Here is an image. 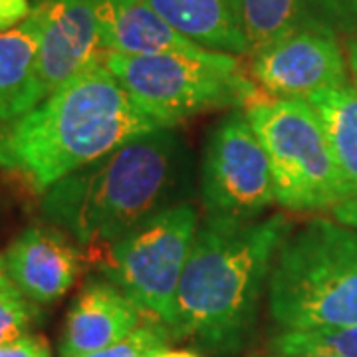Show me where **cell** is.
Segmentation results:
<instances>
[{"instance_id": "4", "label": "cell", "mask_w": 357, "mask_h": 357, "mask_svg": "<svg viewBox=\"0 0 357 357\" xmlns=\"http://www.w3.org/2000/svg\"><path fill=\"white\" fill-rule=\"evenodd\" d=\"M280 330L357 326V230L314 218L282 243L268 280Z\"/></svg>"}, {"instance_id": "12", "label": "cell", "mask_w": 357, "mask_h": 357, "mask_svg": "<svg viewBox=\"0 0 357 357\" xmlns=\"http://www.w3.org/2000/svg\"><path fill=\"white\" fill-rule=\"evenodd\" d=\"M143 324V310L114 282L89 280L68 310L60 356L77 357L126 340Z\"/></svg>"}, {"instance_id": "1", "label": "cell", "mask_w": 357, "mask_h": 357, "mask_svg": "<svg viewBox=\"0 0 357 357\" xmlns=\"http://www.w3.org/2000/svg\"><path fill=\"white\" fill-rule=\"evenodd\" d=\"M197 195V161L175 128L155 129L44 192L42 213L84 246L107 248Z\"/></svg>"}, {"instance_id": "17", "label": "cell", "mask_w": 357, "mask_h": 357, "mask_svg": "<svg viewBox=\"0 0 357 357\" xmlns=\"http://www.w3.org/2000/svg\"><path fill=\"white\" fill-rule=\"evenodd\" d=\"M307 102L318 112L337 163L357 192V88L347 84L326 89L314 93Z\"/></svg>"}, {"instance_id": "18", "label": "cell", "mask_w": 357, "mask_h": 357, "mask_svg": "<svg viewBox=\"0 0 357 357\" xmlns=\"http://www.w3.org/2000/svg\"><path fill=\"white\" fill-rule=\"evenodd\" d=\"M266 349L292 356L357 357V326L280 330V333L270 337Z\"/></svg>"}, {"instance_id": "11", "label": "cell", "mask_w": 357, "mask_h": 357, "mask_svg": "<svg viewBox=\"0 0 357 357\" xmlns=\"http://www.w3.org/2000/svg\"><path fill=\"white\" fill-rule=\"evenodd\" d=\"M4 264L26 298L34 304H52L74 286L79 255L62 232L30 227L6 248Z\"/></svg>"}, {"instance_id": "10", "label": "cell", "mask_w": 357, "mask_h": 357, "mask_svg": "<svg viewBox=\"0 0 357 357\" xmlns=\"http://www.w3.org/2000/svg\"><path fill=\"white\" fill-rule=\"evenodd\" d=\"M42 16L36 79L40 98L100 62L102 38L91 0H38Z\"/></svg>"}, {"instance_id": "15", "label": "cell", "mask_w": 357, "mask_h": 357, "mask_svg": "<svg viewBox=\"0 0 357 357\" xmlns=\"http://www.w3.org/2000/svg\"><path fill=\"white\" fill-rule=\"evenodd\" d=\"M42 16L34 6L22 24L0 34V123L42 102L36 79Z\"/></svg>"}, {"instance_id": "6", "label": "cell", "mask_w": 357, "mask_h": 357, "mask_svg": "<svg viewBox=\"0 0 357 357\" xmlns=\"http://www.w3.org/2000/svg\"><path fill=\"white\" fill-rule=\"evenodd\" d=\"M246 117L268 155L280 206L321 211L357 197L307 100L255 102Z\"/></svg>"}, {"instance_id": "19", "label": "cell", "mask_w": 357, "mask_h": 357, "mask_svg": "<svg viewBox=\"0 0 357 357\" xmlns=\"http://www.w3.org/2000/svg\"><path fill=\"white\" fill-rule=\"evenodd\" d=\"M173 333L163 321L147 318L121 342L77 357H155L169 349Z\"/></svg>"}, {"instance_id": "24", "label": "cell", "mask_w": 357, "mask_h": 357, "mask_svg": "<svg viewBox=\"0 0 357 357\" xmlns=\"http://www.w3.org/2000/svg\"><path fill=\"white\" fill-rule=\"evenodd\" d=\"M332 215L335 218V222L340 225H345L349 229L357 230V197L354 199H347L342 204L333 206Z\"/></svg>"}, {"instance_id": "26", "label": "cell", "mask_w": 357, "mask_h": 357, "mask_svg": "<svg viewBox=\"0 0 357 357\" xmlns=\"http://www.w3.org/2000/svg\"><path fill=\"white\" fill-rule=\"evenodd\" d=\"M248 357H333V356H292V354H278V351H255Z\"/></svg>"}, {"instance_id": "2", "label": "cell", "mask_w": 357, "mask_h": 357, "mask_svg": "<svg viewBox=\"0 0 357 357\" xmlns=\"http://www.w3.org/2000/svg\"><path fill=\"white\" fill-rule=\"evenodd\" d=\"M292 230L286 215L204 217L178 284L173 337L211 356H236L252 337L274 260Z\"/></svg>"}, {"instance_id": "8", "label": "cell", "mask_w": 357, "mask_h": 357, "mask_svg": "<svg viewBox=\"0 0 357 357\" xmlns=\"http://www.w3.org/2000/svg\"><path fill=\"white\" fill-rule=\"evenodd\" d=\"M199 189L213 218L255 220L276 203L272 167L246 112L232 109L211 129Z\"/></svg>"}, {"instance_id": "22", "label": "cell", "mask_w": 357, "mask_h": 357, "mask_svg": "<svg viewBox=\"0 0 357 357\" xmlns=\"http://www.w3.org/2000/svg\"><path fill=\"white\" fill-rule=\"evenodd\" d=\"M0 357H52L48 344L40 335H22L0 345Z\"/></svg>"}, {"instance_id": "27", "label": "cell", "mask_w": 357, "mask_h": 357, "mask_svg": "<svg viewBox=\"0 0 357 357\" xmlns=\"http://www.w3.org/2000/svg\"><path fill=\"white\" fill-rule=\"evenodd\" d=\"M155 357H199L195 351H189V349H165L163 354Z\"/></svg>"}, {"instance_id": "3", "label": "cell", "mask_w": 357, "mask_h": 357, "mask_svg": "<svg viewBox=\"0 0 357 357\" xmlns=\"http://www.w3.org/2000/svg\"><path fill=\"white\" fill-rule=\"evenodd\" d=\"M155 129L165 126L143 114L100 60L30 112L0 123V169L46 192Z\"/></svg>"}, {"instance_id": "5", "label": "cell", "mask_w": 357, "mask_h": 357, "mask_svg": "<svg viewBox=\"0 0 357 357\" xmlns=\"http://www.w3.org/2000/svg\"><path fill=\"white\" fill-rule=\"evenodd\" d=\"M100 60L141 112L165 128L208 109H243L256 102V84L230 54L128 56L103 50Z\"/></svg>"}, {"instance_id": "21", "label": "cell", "mask_w": 357, "mask_h": 357, "mask_svg": "<svg viewBox=\"0 0 357 357\" xmlns=\"http://www.w3.org/2000/svg\"><path fill=\"white\" fill-rule=\"evenodd\" d=\"M324 24L333 34H357V0H316Z\"/></svg>"}, {"instance_id": "28", "label": "cell", "mask_w": 357, "mask_h": 357, "mask_svg": "<svg viewBox=\"0 0 357 357\" xmlns=\"http://www.w3.org/2000/svg\"><path fill=\"white\" fill-rule=\"evenodd\" d=\"M10 276H8V272H6V264H4V256H0V288L2 286H6V284H10Z\"/></svg>"}, {"instance_id": "25", "label": "cell", "mask_w": 357, "mask_h": 357, "mask_svg": "<svg viewBox=\"0 0 357 357\" xmlns=\"http://www.w3.org/2000/svg\"><path fill=\"white\" fill-rule=\"evenodd\" d=\"M347 54H349V68H351V74H354V79H356V88H357V34L354 36V38L349 40Z\"/></svg>"}, {"instance_id": "20", "label": "cell", "mask_w": 357, "mask_h": 357, "mask_svg": "<svg viewBox=\"0 0 357 357\" xmlns=\"http://www.w3.org/2000/svg\"><path fill=\"white\" fill-rule=\"evenodd\" d=\"M36 316V307L30 298L18 290L10 282L0 288V345L10 344L28 332L32 319Z\"/></svg>"}, {"instance_id": "9", "label": "cell", "mask_w": 357, "mask_h": 357, "mask_svg": "<svg viewBox=\"0 0 357 357\" xmlns=\"http://www.w3.org/2000/svg\"><path fill=\"white\" fill-rule=\"evenodd\" d=\"M252 77L272 100H310L349 84L337 34L328 30H302L252 54Z\"/></svg>"}, {"instance_id": "16", "label": "cell", "mask_w": 357, "mask_h": 357, "mask_svg": "<svg viewBox=\"0 0 357 357\" xmlns=\"http://www.w3.org/2000/svg\"><path fill=\"white\" fill-rule=\"evenodd\" d=\"M250 56L302 30H328L316 0H241Z\"/></svg>"}, {"instance_id": "7", "label": "cell", "mask_w": 357, "mask_h": 357, "mask_svg": "<svg viewBox=\"0 0 357 357\" xmlns=\"http://www.w3.org/2000/svg\"><path fill=\"white\" fill-rule=\"evenodd\" d=\"M191 203L155 215L105 248L102 270L149 318L171 330L177 290L199 230Z\"/></svg>"}, {"instance_id": "23", "label": "cell", "mask_w": 357, "mask_h": 357, "mask_svg": "<svg viewBox=\"0 0 357 357\" xmlns=\"http://www.w3.org/2000/svg\"><path fill=\"white\" fill-rule=\"evenodd\" d=\"M32 8L28 0H0V34L22 24Z\"/></svg>"}, {"instance_id": "14", "label": "cell", "mask_w": 357, "mask_h": 357, "mask_svg": "<svg viewBox=\"0 0 357 357\" xmlns=\"http://www.w3.org/2000/svg\"><path fill=\"white\" fill-rule=\"evenodd\" d=\"M149 6L178 34L204 50L250 54L244 32L241 0H147Z\"/></svg>"}, {"instance_id": "13", "label": "cell", "mask_w": 357, "mask_h": 357, "mask_svg": "<svg viewBox=\"0 0 357 357\" xmlns=\"http://www.w3.org/2000/svg\"><path fill=\"white\" fill-rule=\"evenodd\" d=\"M91 4L103 50L128 56L204 50L167 24L147 0H91Z\"/></svg>"}]
</instances>
